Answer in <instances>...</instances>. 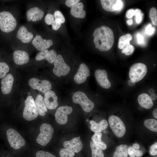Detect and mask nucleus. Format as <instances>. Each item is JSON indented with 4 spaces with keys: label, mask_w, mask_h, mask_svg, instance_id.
Here are the masks:
<instances>
[{
    "label": "nucleus",
    "mask_w": 157,
    "mask_h": 157,
    "mask_svg": "<svg viewBox=\"0 0 157 157\" xmlns=\"http://www.w3.org/2000/svg\"><path fill=\"white\" fill-rule=\"evenodd\" d=\"M93 36L96 49L101 51L110 49L113 45L114 38L113 32L109 28L102 26L94 30Z\"/></svg>",
    "instance_id": "f257e3e1"
},
{
    "label": "nucleus",
    "mask_w": 157,
    "mask_h": 157,
    "mask_svg": "<svg viewBox=\"0 0 157 157\" xmlns=\"http://www.w3.org/2000/svg\"><path fill=\"white\" fill-rule=\"evenodd\" d=\"M17 22L13 15L10 12H0V29L3 32L9 33L15 29Z\"/></svg>",
    "instance_id": "f03ea898"
},
{
    "label": "nucleus",
    "mask_w": 157,
    "mask_h": 157,
    "mask_svg": "<svg viewBox=\"0 0 157 157\" xmlns=\"http://www.w3.org/2000/svg\"><path fill=\"white\" fill-rule=\"evenodd\" d=\"M38 114V111L33 97L31 95L28 96L24 101L23 117L27 121H32L35 119Z\"/></svg>",
    "instance_id": "7ed1b4c3"
},
{
    "label": "nucleus",
    "mask_w": 157,
    "mask_h": 157,
    "mask_svg": "<svg viewBox=\"0 0 157 157\" xmlns=\"http://www.w3.org/2000/svg\"><path fill=\"white\" fill-rule=\"evenodd\" d=\"M72 99L74 103L79 104L85 112H90L94 107V103L82 92H75L72 96Z\"/></svg>",
    "instance_id": "20e7f679"
},
{
    "label": "nucleus",
    "mask_w": 157,
    "mask_h": 157,
    "mask_svg": "<svg viewBox=\"0 0 157 157\" xmlns=\"http://www.w3.org/2000/svg\"><path fill=\"white\" fill-rule=\"evenodd\" d=\"M40 131V133L36 138V142L42 146H46L51 139L54 130L51 125L44 123L41 125Z\"/></svg>",
    "instance_id": "39448f33"
},
{
    "label": "nucleus",
    "mask_w": 157,
    "mask_h": 157,
    "mask_svg": "<svg viewBox=\"0 0 157 157\" xmlns=\"http://www.w3.org/2000/svg\"><path fill=\"white\" fill-rule=\"evenodd\" d=\"M147 71L146 66L142 63L133 64L130 67L129 76L130 80L135 83L142 80L146 75Z\"/></svg>",
    "instance_id": "423d86ee"
},
{
    "label": "nucleus",
    "mask_w": 157,
    "mask_h": 157,
    "mask_svg": "<svg viewBox=\"0 0 157 157\" xmlns=\"http://www.w3.org/2000/svg\"><path fill=\"white\" fill-rule=\"evenodd\" d=\"M108 120L110 127L115 135L119 138L123 137L125 133L126 129L122 121L114 115L110 116Z\"/></svg>",
    "instance_id": "0eeeda50"
},
{
    "label": "nucleus",
    "mask_w": 157,
    "mask_h": 157,
    "mask_svg": "<svg viewBox=\"0 0 157 157\" xmlns=\"http://www.w3.org/2000/svg\"><path fill=\"white\" fill-rule=\"evenodd\" d=\"M8 142L11 147L18 149L24 146L25 142L23 138L15 130L10 129L6 131Z\"/></svg>",
    "instance_id": "6e6552de"
},
{
    "label": "nucleus",
    "mask_w": 157,
    "mask_h": 157,
    "mask_svg": "<svg viewBox=\"0 0 157 157\" xmlns=\"http://www.w3.org/2000/svg\"><path fill=\"white\" fill-rule=\"evenodd\" d=\"M53 63L54 67L53 72L56 76L60 77L66 76L69 72L70 67L66 63L61 55L57 56Z\"/></svg>",
    "instance_id": "1a4fd4ad"
},
{
    "label": "nucleus",
    "mask_w": 157,
    "mask_h": 157,
    "mask_svg": "<svg viewBox=\"0 0 157 157\" xmlns=\"http://www.w3.org/2000/svg\"><path fill=\"white\" fill-rule=\"evenodd\" d=\"M28 84L32 89L37 90L42 92H45L52 88L51 83L47 80H41L33 78L29 80Z\"/></svg>",
    "instance_id": "9d476101"
},
{
    "label": "nucleus",
    "mask_w": 157,
    "mask_h": 157,
    "mask_svg": "<svg viewBox=\"0 0 157 157\" xmlns=\"http://www.w3.org/2000/svg\"><path fill=\"white\" fill-rule=\"evenodd\" d=\"M72 108L69 106H62L57 109L55 114L56 120L59 124H66L68 120L67 115L72 113Z\"/></svg>",
    "instance_id": "9b49d317"
},
{
    "label": "nucleus",
    "mask_w": 157,
    "mask_h": 157,
    "mask_svg": "<svg viewBox=\"0 0 157 157\" xmlns=\"http://www.w3.org/2000/svg\"><path fill=\"white\" fill-rule=\"evenodd\" d=\"M90 75L88 67L85 64L82 63L80 65L77 72L74 76V80L77 84H81L85 82Z\"/></svg>",
    "instance_id": "f8f14e48"
},
{
    "label": "nucleus",
    "mask_w": 157,
    "mask_h": 157,
    "mask_svg": "<svg viewBox=\"0 0 157 157\" xmlns=\"http://www.w3.org/2000/svg\"><path fill=\"white\" fill-rule=\"evenodd\" d=\"M95 76L98 84L102 88L108 89L111 86L108 78L107 73L104 69H97L94 72Z\"/></svg>",
    "instance_id": "ddd939ff"
},
{
    "label": "nucleus",
    "mask_w": 157,
    "mask_h": 157,
    "mask_svg": "<svg viewBox=\"0 0 157 157\" xmlns=\"http://www.w3.org/2000/svg\"><path fill=\"white\" fill-rule=\"evenodd\" d=\"M53 43L51 40L43 39L39 35H36L32 41L33 46L38 50L40 51L47 49L53 45Z\"/></svg>",
    "instance_id": "4468645a"
},
{
    "label": "nucleus",
    "mask_w": 157,
    "mask_h": 157,
    "mask_svg": "<svg viewBox=\"0 0 157 157\" xmlns=\"http://www.w3.org/2000/svg\"><path fill=\"white\" fill-rule=\"evenodd\" d=\"M58 97L53 91L49 90L45 92L44 101L47 108L50 110L56 109L58 105Z\"/></svg>",
    "instance_id": "2eb2a0df"
},
{
    "label": "nucleus",
    "mask_w": 157,
    "mask_h": 157,
    "mask_svg": "<svg viewBox=\"0 0 157 157\" xmlns=\"http://www.w3.org/2000/svg\"><path fill=\"white\" fill-rule=\"evenodd\" d=\"M63 146L65 148L68 149L75 153H78L82 150V142L78 137H75L70 140L64 142Z\"/></svg>",
    "instance_id": "dca6fc26"
},
{
    "label": "nucleus",
    "mask_w": 157,
    "mask_h": 157,
    "mask_svg": "<svg viewBox=\"0 0 157 157\" xmlns=\"http://www.w3.org/2000/svg\"><path fill=\"white\" fill-rule=\"evenodd\" d=\"M57 55V53L55 50L46 49L38 52L36 54L35 58L37 61L46 59L49 63L52 64L55 60Z\"/></svg>",
    "instance_id": "f3484780"
},
{
    "label": "nucleus",
    "mask_w": 157,
    "mask_h": 157,
    "mask_svg": "<svg viewBox=\"0 0 157 157\" xmlns=\"http://www.w3.org/2000/svg\"><path fill=\"white\" fill-rule=\"evenodd\" d=\"M44 15L42 10L38 7H33L28 10L26 13L27 21L37 22L41 20Z\"/></svg>",
    "instance_id": "a211bd4d"
},
{
    "label": "nucleus",
    "mask_w": 157,
    "mask_h": 157,
    "mask_svg": "<svg viewBox=\"0 0 157 157\" xmlns=\"http://www.w3.org/2000/svg\"><path fill=\"white\" fill-rule=\"evenodd\" d=\"M14 81L13 75L10 73L7 74L1 81V90L4 94H9L11 92Z\"/></svg>",
    "instance_id": "6ab92c4d"
},
{
    "label": "nucleus",
    "mask_w": 157,
    "mask_h": 157,
    "mask_svg": "<svg viewBox=\"0 0 157 157\" xmlns=\"http://www.w3.org/2000/svg\"><path fill=\"white\" fill-rule=\"evenodd\" d=\"M16 37L23 43L30 42L33 37V34L28 31L26 27L23 26H20L17 31Z\"/></svg>",
    "instance_id": "aec40b11"
},
{
    "label": "nucleus",
    "mask_w": 157,
    "mask_h": 157,
    "mask_svg": "<svg viewBox=\"0 0 157 157\" xmlns=\"http://www.w3.org/2000/svg\"><path fill=\"white\" fill-rule=\"evenodd\" d=\"M13 58L15 63L18 65L26 64L29 60L28 53L24 51L21 50H17L14 52Z\"/></svg>",
    "instance_id": "412c9836"
},
{
    "label": "nucleus",
    "mask_w": 157,
    "mask_h": 157,
    "mask_svg": "<svg viewBox=\"0 0 157 157\" xmlns=\"http://www.w3.org/2000/svg\"><path fill=\"white\" fill-rule=\"evenodd\" d=\"M138 102L141 107L143 108L149 109L153 106V102L150 96L145 93L141 94L138 97Z\"/></svg>",
    "instance_id": "4be33fe9"
},
{
    "label": "nucleus",
    "mask_w": 157,
    "mask_h": 157,
    "mask_svg": "<svg viewBox=\"0 0 157 157\" xmlns=\"http://www.w3.org/2000/svg\"><path fill=\"white\" fill-rule=\"evenodd\" d=\"M84 5L81 2H79L71 8L70 13L74 17L80 18H83L86 15V12L83 10Z\"/></svg>",
    "instance_id": "5701e85b"
},
{
    "label": "nucleus",
    "mask_w": 157,
    "mask_h": 157,
    "mask_svg": "<svg viewBox=\"0 0 157 157\" xmlns=\"http://www.w3.org/2000/svg\"><path fill=\"white\" fill-rule=\"evenodd\" d=\"M90 123L91 130L95 133H100L106 129L108 125L107 121L105 119L101 120L98 123L92 120L90 121Z\"/></svg>",
    "instance_id": "b1692460"
},
{
    "label": "nucleus",
    "mask_w": 157,
    "mask_h": 157,
    "mask_svg": "<svg viewBox=\"0 0 157 157\" xmlns=\"http://www.w3.org/2000/svg\"><path fill=\"white\" fill-rule=\"evenodd\" d=\"M38 111L39 114L41 116H44L47 112V109L45 105L42 95L38 94L35 101Z\"/></svg>",
    "instance_id": "393cba45"
},
{
    "label": "nucleus",
    "mask_w": 157,
    "mask_h": 157,
    "mask_svg": "<svg viewBox=\"0 0 157 157\" xmlns=\"http://www.w3.org/2000/svg\"><path fill=\"white\" fill-rule=\"evenodd\" d=\"M128 146L122 144L117 146L113 154V157H127Z\"/></svg>",
    "instance_id": "a878e982"
},
{
    "label": "nucleus",
    "mask_w": 157,
    "mask_h": 157,
    "mask_svg": "<svg viewBox=\"0 0 157 157\" xmlns=\"http://www.w3.org/2000/svg\"><path fill=\"white\" fill-rule=\"evenodd\" d=\"M102 134L101 133H95L92 137L94 143L99 147L102 150H105L106 148V144L101 140Z\"/></svg>",
    "instance_id": "bb28decb"
},
{
    "label": "nucleus",
    "mask_w": 157,
    "mask_h": 157,
    "mask_svg": "<svg viewBox=\"0 0 157 157\" xmlns=\"http://www.w3.org/2000/svg\"><path fill=\"white\" fill-rule=\"evenodd\" d=\"M44 20L47 24L52 25V28L54 30H58L61 26L60 23H57L55 22L53 15L51 13H48L46 15Z\"/></svg>",
    "instance_id": "cd10ccee"
},
{
    "label": "nucleus",
    "mask_w": 157,
    "mask_h": 157,
    "mask_svg": "<svg viewBox=\"0 0 157 157\" xmlns=\"http://www.w3.org/2000/svg\"><path fill=\"white\" fill-rule=\"evenodd\" d=\"M117 0H101V3L102 8L108 12H113L114 7Z\"/></svg>",
    "instance_id": "c85d7f7f"
},
{
    "label": "nucleus",
    "mask_w": 157,
    "mask_h": 157,
    "mask_svg": "<svg viewBox=\"0 0 157 157\" xmlns=\"http://www.w3.org/2000/svg\"><path fill=\"white\" fill-rule=\"evenodd\" d=\"M132 39L131 35L129 34L121 36L119 40L118 47L122 49L125 46L130 44V41Z\"/></svg>",
    "instance_id": "c756f323"
},
{
    "label": "nucleus",
    "mask_w": 157,
    "mask_h": 157,
    "mask_svg": "<svg viewBox=\"0 0 157 157\" xmlns=\"http://www.w3.org/2000/svg\"><path fill=\"white\" fill-rule=\"evenodd\" d=\"M90 146L92 157H104V154L102 150L94 144L92 141H90Z\"/></svg>",
    "instance_id": "7c9ffc66"
},
{
    "label": "nucleus",
    "mask_w": 157,
    "mask_h": 157,
    "mask_svg": "<svg viewBox=\"0 0 157 157\" xmlns=\"http://www.w3.org/2000/svg\"><path fill=\"white\" fill-rule=\"evenodd\" d=\"M144 124L145 126L151 131L157 132V121L154 119H148L145 120Z\"/></svg>",
    "instance_id": "2f4dec72"
},
{
    "label": "nucleus",
    "mask_w": 157,
    "mask_h": 157,
    "mask_svg": "<svg viewBox=\"0 0 157 157\" xmlns=\"http://www.w3.org/2000/svg\"><path fill=\"white\" fill-rule=\"evenodd\" d=\"M149 17L152 24L157 26V10L155 7L151 8L149 12Z\"/></svg>",
    "instance_id": "473e14b6"
},
{
    "label": "nucleus",
    "mask_w": 157,
    "mask_h": 157,
    "mask_svg": "<svg viewBox=\"0 0 157 157\" xmlns=\"http://www.w3.org/2000/svg\"><path fill=\"white\" fill-rule=\"evenodd\" d=\"M9 70L10 68L6 63L0 62V78H3Z\"/></svg>",
    "instance_id": "72a5a7b5"
},
{
    "label": "nucleus",
    "mask_w": 157,
    "mask_h": 157,
    "mask_svg": "<svg viewBox=\"0 0 157 157\" xmlns=\"http://www.w3.org/2000/svg\"><path fill=\"white\" fill-rule=\"evenodd\" d=\"M55 21L57 23L63 24L65 21V17L61 12L58 10L56 11L53 15Z\"/></svg>",
    "instance_id": "f704fd0d"
},
{
    "label": "nucleus",
    "mask_w": 157,
    "mask_h": 157,
    "mask_svg": "<svg viewBox=\"0 0 157 157\" xmlns=\"http://www.w3.org/2000/svg\"><path fill=\"white\" fill-rule=\"evenodd\" d=\"M75 153L68 149L63 148L60 150L59 154L60 157H74Z\"/></svg>",
    "instance_id": "c9c22d12"
},
{
    "label": "nucleus",
    "mask_w": 157,
    "mask_h": 157,
    "mask_svg": "<svg viewBox=\"0 0 157 157\" xmlns=\"http://www.w3.org/2000/svg\"><path fill=\"white\" fill-rule=\"evenodd\" d=\"M134 51V47L130 44L125 46L122 49V52L123 53H125L126 55H129L132 54Z\"/></svg>",
    "instance_id": "e433bc0d"
},
{
    "label": "nucleus",
    "mask_w": 157,
    "mask_h": 157,
    "mask_svg": "<svg viewBox=\"0 0 157 157\" xmlns=\"http://www.w3.org/2000/svg\"><path fill=\"white\" fill-rule=\"evenodd\" d=\"M36 157H56L53 154L47 151L40 150L36 153Z\"/></svg>",
    "instance_id": "4c0bfd02"
},
{
    "label": "nucleus",
    "mask_w": 157,
    "mask_h": 157,
    "mask_svg": "<svg viewBox=\"0 0 157 157\" xmlns=\"http://www.w3.org/2000/svg\"><path fill=\"white\" fill-rule=\"evenodd\" d=\"M135 11L136 22L137 23L140 24L142 20L143 14L142 13L141 10L138 9H136Z\"/></svg>",
    "instance_id": "58836bf2"
},
{
    "label": "nucleus",
    "mask_w": 157,
    "mask_h": 157,
    "mask_svg": "<svg viewBox=\"0 0 157 157\" xmlns=\"http://www.w3.org/2000/svg\"><path fill=\"white\" fill-rule=\"evenodd\" d=\"M149 154L152 156L157 155V142L152 145L150 148L149 151Z\"/></svg>",
    "instance_id": "ea45409f"
},
{
    "label": "nucleus",
    "mask_w": 157,
    "mask_h": 157,
    "mask_svg": "<svg viewBox=\"0 0 157 157\" xmlns=\"http://www.w3.org/2000/svg\"><path fill=\"white\" fill-rule=\"evenodd\" d=\"M80 1L79 0H67L65 1V4L67 7L71 8Z\"/></svg>",
    "instance_id": "a19ab883"
},
{
    "label": "nucleus",
    "mask_w": 157,
    "mask_h": 157,
    "mask_svg": "<svg viewBox=\"0 0 157 157\" xmlns=\"http://www.w3.org/2000/svg\"><path fill=\"white\" fill-rule=\"evenodd\" d=\"M145 30L147 34L149 35H151L154 33L155 29L154 27H152L151 25L149 24L147 26Z\"/></svg>",
    "instance_id": "79ce46f5"
},
{
    "label": "nucleus",
    "mask_w": 157,
    "mask_h": 157,
    "mask_svg": "<svg viewBox=\"0 0 157 157\" xmlns=\"http://www.w3.org/2000/svg\"><path fill=\"white\" fill-rule=\"evenodd\" d=\"M135 10L133 9H131L127 11L126 12V16L128 19L131 18L135 15Z\"/></svg>",
    "instance_id": "37998d69"
},
{
    "label": "nucleus",
    "mask_w": 157,
    "mask_h": 157,
    "mask_svg": "<svg viewBox=\"0 0 157 157\" xmlns=\"http://www.w3.org/2000/svg\"><path fill=\"white\" fill-rule=\"evenodd\" d=\"M123 6V3L122 1L117 0V1L114 7V11L117 10L121 9Z\"/></svg>",
    "instance_id": "c03bdc74"
},
{
    "label": "nucleus",
    "mask_w": 157,
    "mask_h": 157,
    "mask_svg": "<svg viewBox=\"0 0 157 157\" xmlns=\"http://www.w3.org/2000/svg\"><path fill=\"white\" fill-rule=\"evenodd\" d=\"M135 150L134 149L132 146L129 147L128 149V154L130 157H135Z\"/></svg>",
    "instance_id": "a18cd8bd"
},
{
    "label": "nucleus",
    "mask_w": 157,
    "mask_h": 157,
    "mask_svg": "<svg viewBox=\"0 0 157 157\" xmlns=\"http://www.w3.org/2000/svg\"><path fill=\"white\" fill-rule=\"evenodd\" d=\"M137 42L138 44H142L144 41L143 37L140 33H138L137 35Z\"/></svg>",
    "instance_id": "49530a36"
},
{
    "label": "nucleus",
    "mask_w": 157,
    "mask_h": 157,
    "mask_svg": "<svg viewBox=\"0 0 157 157\" xmlns=\"http://www.w3.org/2000/svg\"><path fill=\"white\" fill-rule=\"evenodd\" d=\"M143 154L142 151L141 150L139 149L137 150H135V156L136 157H141L142 156Z\"/></svg>",
    "instance_id": "de8ad7c7"
},
{
    "label": "nucleus",
    "mask_w": 157,
    "mask_h": 157,
    "mask_svg": "<svg viewBox=\"0 0 157 157\" xmlns=\"http://www.w3.org/2000/svg\"><path fill=\"white\" fill-rule=\"evenodd\" d=\"M132 147L135 150H139L140 148V145L137 143L133 144Z\"/></svg>",
    "instance_id": "09e8293b"
},
{
    "label": "nucleus",
    "mask_w": 157,
    "mask_h": 157,
    "mask_svg": "<svg viewBox=\"0 0 157 157\" xmlns=\"http://www.w3.org/2000/svg\"><path fill=\"white\" fill-rule=\"evenodd\" d=\"M152 115L156 119H157V108H155L152 112Z\"/></svg>",
    "instance_id": "8fccbe9b"
},
{
    "label": "nucleus",
    "mask_w": 157,
    "mask_h": 157,
    "mask_svg": "<svg viewBox=\"0 0 157 157\" xmlns=\"http://www.w3.org/2000/svg\"><path fill=\"white\" fill-rule=\"evenodd\" d=\"M150 97L152 100H155L156 99L157 96L156 94H151Z\"/></svg>",
    "instance_id": "3c124183"
},
{
    "label": "nucleus",
    "mask_w": 157,
    "mask_h": 157,
    "mask_svg": "<svg viewBox=\"0 0 157 157\" xmlns=\"http://www.w3.org/2000/svg\"><path fill=\"white\" fill-rule=\"evenodd\" d=\"M129 85L131 86H134L135 84V83L134 82L131 80H129L128 81Z\"/></svg>",
    "instance_id": "603ef678"
},
{
    "label": "nucleus",
    "mask_w": 157,
    "mask_h": 157,
    "mask_svg": "<svg viewBox=\"0 0 157 157\" xmlns=\"http://www.w3.org/2000/svg\"><path fill=\"white\" fill-rule=\"evenodd\" d=\"M126 23L128 25H131L133 24V21L132 19H129L126 21Z\"/></svg>",
    "instance_id": "864d4df0"
},
{
    "label": "nucleus",
    "mask_w": 157,
    "mask_h": 157,
    "mask_svg": "<svg viewBox=\"0 0 157 157\" xmlns=\"http://www.w3.org/2000/svg\"><path fill=\"white\" fill-rule=\"evenodd\" d=\"M154 92L155 90L152 88L150 89L149 90V94H154Z\"/></svg>",
    "instance_id": "5fc2aeb1"
},
{
    "label": "nucleus",
    "mask_w": 157,
    "mask_h": 157,
    "mask_svg": "<svg viewBox=\"0 0 157 157\" xmlns=\"http://www.w3.org/2000/svg\"><path fill=\"white\" fill-rule=\"evenodd\" d=\"M155 64H154V66H155Z\"/></svg>",
    "instance_id": "6e6d98bb"
},
{
    "label": "nucleus",
    "mask_w": 157,
    "mask_h": 157,
    "mask_svg": "<svg viewBox=\"0 0 157 157\" xmlns=\"http://www.w3.org/2000/svg\"><path fill=\"white\" fill-rule=\"evenodd\" d=\"M154 157H157V156H155Z\"/></svg>",
    "instance_id": "4d7b16f0"
},
{
    "label": "nucleus",
    "mask_w": 157,
    "mask_h": 157,
    "mask_svg": "<svg viewBox=\"0 0 157 157\" xmlns=\"http://www.w3.org/2000/svg\"></svg>",
    "instance_id": "13d9d810"
}]
</instances>
